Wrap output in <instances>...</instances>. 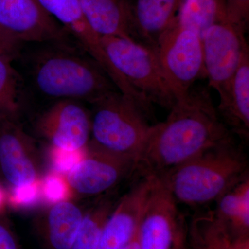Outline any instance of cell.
Masks as SVG:
<instances>
[{
  "label": "cell",
  "instance_id": "cell-20",
  "mask_svg": "<svg viewBox=\"0 0 249 249\" xmlns=\"http://www.w3.org/2000/svg\"><path fill=\"white\" fill-rule=\"evenodd\" d=\"M13 60L0 54V121H18L20 112V84Z\"/></svg>",
  "mask_w": 249,
  "mask_h": 249
},
{
  "label": "cell",
  "instance_id": "cell-30",
  "mask_svg": "<svg viewBox=\"0 0 249 249\" xmlns=\"http://www.w3.org/2000/svg\"><path fill=\"white\" fill-rule=\"evenodd\" d=\"M7 207V190L0 183V215L5 214Z\"/></svg>",
  "mask_w": 249,
  "mask_h": 249
},
{
  "label": "cell",
  "instance_id": "cell-24",
  "mask_svg": "<svg viewBox=\"0 0 249 249\" xmlns=\"http://www.w3.org/2000/svg\"><path fill=\"white\" fill-rule=\"evenodd\" d=\"M41 181L44 203L47 206L72 200L74 197L66 175L51 169L42 177Z\"/></svg>",
  "mask_w": 249,
  "mask_h": 249
},
{
  "label": "cell",
  "instance_id": "cell-2",
  "mask_svg": "<svg viewBox=\"0 0 249 249\" xmlns=\"http://www.w3.org/2000/svg\"><path fill=\"white\" fill-rule=\"evenodd\" d=\"M249 160L235 137L208 149L159 178L178 204L215 202L249 176Z\"/></svg>",
  "mask_w": 249,
  "mask_h": 249
},
{
  "label": "cell",
  "instance_id": "cell-7",
  "mask_svg": "<svg viewBox=\"0 0 249 249\" xmlns=\"http://www.w3.org/2000/svg\"><path fill=\"white\" fill-rule=\"evenodd\" d=\"M245 34L228 19L222 0L215 19L201 36L206 78L217 92L233 76L249 51Z\"/></svg>",
  "mask_w": 249,
  "mask_h": 249
},
{
  "label": "cell",
  "instance_id": "cell-26",
  "mask_svg": "<svg viewBox=\"0 0 249 249\" xmlns=\"http://www.w3.org/2000/svg\"><path fill=\"white\" fill-rule=\"evenodd\" d=\"M228 19L247 32L249 19V0H223Z\"/></svg>",
  "mask_w": 249,
  "mask_h": 249
},
{
  "label": "cell",
  "instance_id": "cell-4",
  "mask_svg": "<svg viewBox=\"0 0 249 249\" xmlns=\"http://www.w3.org/2000/svg\"><path fill=\"white\" fill-rule=\"evenodd\" d=\"M89 144L137 163L152 125L150 118L132 98L113 91L93 103Z\"/></svg>",
  "mask_w": 249,
  "mask_h": 249
},
{
  "label": "cell",
  "instance_id": "cell-28",
  "mask_svg": "<svg viewBox=\"0 0 249 249\" xmlns=\"http://www.w3.org/2000/svg\"><path fill=\"white\" fill-rule=\"evenodd\" d=\"M20 44L0 31V54L14 58L18 55Z\"/></svg>",
  "mask_w": 249,
  "mask_h": 249
},
{
  "label": "cell",
  "instance_id": "cell-29",
  "mask_svg": "<svg viewBox=\"0 0 249 249\" xmlns=\"http://www.w3.org/2000/svg\"><path fill=\"white\" fill-rule=\"evenodd\" d=\"M225 249H249V235L231 237L227 232Z\"/></svg>",
  "mask_w": 249,
  "mask_h": 249
},
{
  "label": "cell",
  "instance_id": "cell-11",
  "mask_svg": "<svg viewBox=\"0 0 249 249\" xmlns=\"http://www.w3.org/2000/svg\"><path fill=\"white\" fill-rule=\"evenodd\" d=\"M0 170L10 186L42 178V161L35 140L18 121H0Z\"/></svg>",
  "mask_w": 249,
  "mask_h": 249
},
{
  "label": "cell",
  "instance_id": "cell-27",
  "mask_svg": "<svg viewBox=\"0 0 249 249\" xmlns=\"http://www.w3.org/2000/svg\"><path fill=\"white\" fill-rule=\"evenodd\" d=\"M0 249H19L16 236L5 214L0 215Z\"/></svg>",
  "mask_w": 249,
  "mask_h": 249
},
{
  "label": "cell",
  "instance_id": "cell-15",
  "mask_svg": "<svg viewBox=\"0 0 249 249\" xmlns=\"http://www.w3.org/2000/svg\"><path fill=\"white\" fill-rule=\"evenodd\" d=\"M218 116L235 137L249 138V50L244 55L235 74L218 91Z\"/></svg>",
  "mask_w": 249,
  "mask_h": 249
},
{
  "label": "cell",
  "instance_id": "cell-25",
  "mask_svg": "<svg viewBox=\"0 0 249 249\" xmlns=\"http://www.w3.org/2000/svg\"><path fill=\"white\" fill-rule=\"evenodd\" d=\"M88 146L79 150H66L49 145L47 148V157L51 169L67 175L88 155Z\"/></svg>",
  "mask_w": 249,
  "mask_h": 249
},
{
  "label": "cell",
  "instance_id": "cell-12",
  "mask_svg": "<svg viewBox=\"0 0 249 249\" xmlns=\"http://www.w3.org/2000/svg\"><path fill=\"white\" fill-rule=\"evenodd\" d=\"M36 129L49 145L79 150L89 145L91 116L79 101L60 100L39 116Z\"/></svg>",
  "mask_w": 249,
  "mask_h": 249
},
{
  "label": "cell",
  "instance_id": "cell-23",
  "mask_svg": "<svg viewBox=\"0 0 249 249\" xmlns=\"http://www.w3.org/2000/svg\"><path fill=\"white\" fill-rule=\"evenodd\" d=\"M41 179L23 186H10L7 190L8 207L16 211H29L45 204Z\"/></svg>",
  "mask_w": 249,
  "mask_h": 249
},
{
  "label": "cell",
  "instance_id": "cell-18",
  "mask_svg": "<svg viewBox=\"0 0 249 249\" xmlns=\"http://www.w3.org/2000/svg\"><path fill=\"white\" fill-rule=\"evenodd\" d=\"M212 214L231 237L249 235V177L215 201Z\"/></svg>",
  "mask_w": 249,
  "mask_h": 249
},
{
  "label": "cell",
  "instance_id": "cell-13",
  "mask_svg": "<svg viewBox=\"0 0 249 249\" xmlns=\"http://www.w3.org/2000/svg\"><path fill=\"white\" fill-rule=\"evenodd\" d=\"M121 196L106 223L96 249H122L138 227L142 208L155 178L139 177Z\"/></svg>",
  "mask_w": 249,
  "mask_h": 249
},
{
  "label": "cell",
  "instance_id": "cell-1",
  "mask_svg": "<svg viewBox=\"0 0 249 249\" xmlns=\"http://www.w3.org/2000/svg\"><path fill=\"white\" fill-rule=\"evenodd\" d=\"M235 137L223 124L209 90L193 87L152 124L138 160L137 175L160 178L211 147Z\"/></svg>",
  "mask_w": 249,
  "mask_h": 249
},
{
  "label": "cell",
  "instance_id": "cell-3",
  "mask_svg": "<svg viewBox=\"0 0 249 249\" xmlns=\"http://www.w3.org/2000/svg\"><path fill=\"white\" fill-rule=\"evenodd\" d=\"M31 76L36 89L49 98L91 104L119 91L102 67L89 55L52 48L34 59Z\"/></svg>",
  "mask_w": 249,
  "mask_h": 249
},
{
  "label": "cell",
  "instance_id": "cell-21",
  "mask_svg": "<svg viewBox=\"0 0 249 249\" xmlns=\"http://www.w3.org/2000/svg\"><path fill=\"white\" fill-rule=\"evenodd\" d=\"M222 0H183L178 20L201 36L213 23Z\"/></svg>",
  "mask_w": 249,
  "mask_h": 249
},
{
  "label": "cell",
  "instance_id": "cell-16",
  "mask_svg": "<svg viewBox=\"0 0 249 249\" xmlns=\"http://www.w3.org/2000/svg\"><path fill=\"white\" fill-rule=\"evenodd\" d=\"M85 210L73 200L47 206L36 218L35 227L47 249H71Z\"/></svg>",
  "mask_w": 249,
  "mask_h": 249
},
{
  "label": "cell",
  "instance_id": "cell-5",
  "mask_svg": "<svg viewBox=\"0 0 249 249\" xmlns=\"http://www.w3.org/2000/svg\"><path fill=\"white\" fill-rule=\"evenodd\" d=\"M108 58L124 79L150 104L170 109L177 100L155 52L132 39L101 37Z\"/></svg>",
  "mask_w": 249,
  "mask_h": 249
},
{
  "label": "cell",
  "instance_id": "cell-17",
  "mask_svg": "<svg viewBox=\"0 0 249 249\" xmlns=\"http://www.w3.org/2000/svg\"><path fill=\"white\" fill-rule=\"evenodd\" d=\"M90 26L101 36L131 38L128 14L124 0H78Z\"/></svg>",
  "mask_w": 249,
  "mask_h": 249
},
{
  "label": "cell",
  "instance_id": "cell-31",
  "mask_svg": "<svg viewBox=\"0 0 249 249\" xmlns=\"http://www.w3.org/2000/svg\"><path fill=\"white\" fill-rule=\"evenodd\" d=\"M122 249H141L140 244H139L138 227L132 238Z\"/></svg>",
  "mask_w": 249,
  "mask_h": 249
},
{
  "label": "cell",
  "instance_id": "cell-8",
  "mask_svg": "<svg viewBox=\"0 0 249 249\" xmlns=\"http://www.w3.org/2000/svg\"><path fill=\"white\" fill-rule=\"evenodd\" d=\"M178 204L155 178L139 223L141 249H186L184 221Z\"/></svg>",
  "mask_w": 249,
  "mask_h": 249
},
{
  "label": "cell",
  "instance_id": "cell-19",
  "mask_svg": "<svg viewBox=\"0 0 249 249\" xmlns=\"http://www.w3.org/2000/svg\"><path fill=\"white\" fill-rule=\"evenodd\" d=\"M120 197L115 191L96 197L85 210L84 217L71 249H96L106 223Z\"/></svg>",
  "mask_w": 249,
  "mask_h": 249
},
{
  "label": "cell",
  "instance_id": "cell-14",
  "mask_svg": "<svg viewBox=\"0 0 249 249\" xmlns=\"http://www.w3.org/2000/svg\"><path fill=\"white\" fill-rule=\"evenodd\" d=\"M132 40L154 50L159 39L178 19L183 0H124Z\"/></svg>",
  "mask_w": 249,
  "mask_h": 249
},
{
  "label": "cell",
  "instance_id": "cell-6",
  "mask_svg": "<svg viewBox=\"0 0 249 249\" xmlns=\"http://www.w3.org/2000/svg\"><path fill=\"white\" fill-rule=\"evenodd\" d=\"M153 51L177 101L188 94L196 80L206 78L200 36L178 19L162 34Z\"/></svg>",
  "mask_w": 249,
  "mask_h": 249
},
{
  "label": "cell",
  "instance_id": "cell-10",
  "mask_svg": "<svg viewBox=\"0 0 249 249\" xmlns=\"http://www.w3.org/2000/svg\"><path fill=\"white\" fill-rule=\"evenodd\" d=\"M0 31L18 43H56L65 30L38 0H0Z\"/></svg>",
  "mask_w": 249,
  "mask_h": 249
},
{
  "label": "cell",
  "instance_id": "cell-22",
  "mask_svg": "<svg viewBox=\"0 0 249 249\" xmlns=\"http://www.w3.org/2000/svg\"><path fill=\"white\" fill-rule=\"evenodd\" d=\"M191 227L194 249H225L227 231L214 219L212 213L195 218Z\"/></svg>",
  "mask_w": 249,
  "mask_h": 249
},
{
  "label": "cell",
  "instance_id": "cell-9",
  "mask_svg": "<svg viewBox=\"0 0 249 249\" xmlns=\"http://www.w3.org/2000/svg\"><path fill=\"white\" fill-rule=\"evenodd\" d=\"M134 160L88 145L84 160L66 175L74 196L98 197L115 191L127 178L137 176Z\"/></svg>",
  "mask_w": 249,
  "mask_h": 249
}]
</instances>
